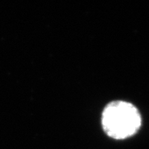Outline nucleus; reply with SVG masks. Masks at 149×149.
<instances>
[{"label": "nucleus", "mask_w": 149, "mask_h": 149, "mask_svg": "<svg viewBox=\"0 0 149 149\" xmlns=\"http://www.w3.org/2000/svg\"><path fill=\"white\" fill-rule=\"evenodd\" d=\"M141 124L140 113L133 104L113 101L104 109L102 125L107 135L115 139L128 138L138 131Z\"/></svg>", "instance_id": "f257e3e1"}]
</instances>
